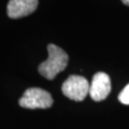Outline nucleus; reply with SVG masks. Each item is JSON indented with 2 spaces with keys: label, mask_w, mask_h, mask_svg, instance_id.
Masks as SVG:
<instances>
[{
  "label": "nucleus",
  "mask_w": 129,
  "mask_h": 129,
  "mask_svg": "<svg viewBox=\"0 0 129 129\" xmlns=\"http://www.w3.org/2000/svg\"><path fill=\"white\" fill-rule=\"evenodd\" d=\"M47 49L49 56L44 62L39 64L38 73L47 79L52 80L67 67L68 55L60 47L55 44H49Z\"/></svg>",
  "instance_id": "nucleus-1"
},
{
  "label": "nucleus",
  "mask_w": 129,
  "mask_h": 129,
  "mask_svg": "<svg viewBox=\"0 0 129 129\" xmlns=\"http://www.w3.org/2000/svg\"><path fill=\"white\" fill-rule=\"evenodd\" d=\"M53 104L51 94L41 88L33 87L27 89L19 100V105L28 109H46Z\"/></svg>",
  "instance_id": "nucleus-2"
},
{
  "label": "nucleus",
  "mask_w": 129,
  "mask_h": 129,
  "mask_svg": "<svg viewBox=\"0 0 129 129\" xmlns=\"http://www.w3.org/2000/svg\"><path fill=\"white\" fill-rule=\"evenodd\" d=\"M61 90L65 97L69 98L70 100H73L75 102H81L89 94L90 85L85 78L73 75L63 82Z\"/></svg>",
  "instance_id": "nucleus-3"
},
{
  "label": "nucleus",
  "mask_w": 129,
  "mask_h": 129,
  "mask_svg": "<svg viewBox=\"0 0 129 129\" xmlns=\"http://www.w3.org/2000/svg\"><path fill=\"white\" fill-rule=\"evenodd\" d=\"M111 92V80L105 73L99 72L92 78L89 95L95 102L105 100Z\"/></svg>",
  "instance_id": "nucleus-4"
},
{
  "label": "nucleus",
  "mask_w": 129,
  "mask_h": 129,
  "mask_svg": "<svg viewBox=\"0 0 129 129\" xmlns=\"http://www.w3.org/2000/svg\"><path fill=\"white\" fill-rule=\"evenodd\" d=\"M37 5L38 0H10L7 5V14L13 19L24 17L34 13Z\"/></svg>",
  "instance_id": "nucleus-5"
},
{
  "label": "nucleus",
  "mask_w": 129,
  "mask_h": 129,
  "mask_svg": "<svg viewBox=\"0 0 129 129\" xmlns=\"http://www.w3.org/2000/svg\"><path fill=\"white\" fill-rule=\"evenodd\" d=\"M119 101L122 104L129 105V83L125 86L119 95Z\"/></svg>",
  "instance_id": "nucleus-6"
},
{
  "label": "nucleus",
  "mask_w": 129,
  "mask_h": 129,
  "mask_svg": "<svg viewBox=\"0 0 129 129\" xmlns=\"http://www.w3.org/2000/svg\"><path fill=\"white\" fill-rule=\"evenodd\" d=\"M121 1H122V3H123V4L129 6V0H121Z\"/></svg>",
  "instance_id": "nucleus-7"
}]
</instances>
